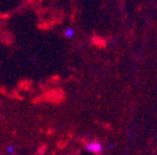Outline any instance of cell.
Segmentation results:
<instances>
[{"label": "cell", "mask_w": 157, "mask_h": 155, "mask_svg": "<svg viewBox=\"0 0 157 155\" xmlns=\"http://www.w3.org/2000/svg\"><path fill=\"white\" fill-rule=\"evenodd\" d=\"M85 149L89 151V153H92V154H101L102 153V144L97 140H90L89 143L85 144Z\"/></svg>", "instance_id": "cell-1"}, {"label": "cell", "mask_w": 157, "mask_h": 155, "mask_svg": "<svg viewBox=\"0 0 157 155\" xmlns=\"http://www.w3.org/2000/svg\"><path fill=\"white\" fill-rule=\"evenodd\" d=\"M64 36L67 37V38H72L75 36V30L72 27H66L64 30Z\"/></svg>", "instance_id": "cell-2"}, {"label": "cell", "mask_w": 157, "mask_h": 155, "mask_svg": "<svg viewBox=\"0 0 157 155\" xmlns=\"http://www.w3.org/2000/svg\"><path fill=\"white\" fill-rule=\"evenodd\" d=\"M5 153H6L8 155H15L16 149H15V146H14V145L9 144V145H6V148H5Z\"/></svg>", "instance_id": "cell-3"}, {"label": "cell", "mask_w": 157, "mask_h": 155, "mask_svg": "<svg viewBox=\"0 0 157 155\" xmlns=\"http://www.w3.org/2000/svg\"><path fill=\"white\" fill-rule=\"evenodd\" d=\"M45 150H46V145H43V148L39 150V154H44L45 153Z\"/></svg>", "instance_id": "cell-4"}]
</instances>
